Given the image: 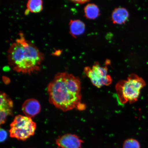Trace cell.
I'll list each match as a JSON object with an SVG mask.
<instances>
[{
	"label": "cell",
	"instance_id": "6da1fadb",
	"mask_svg": "<svg viewBox=\"0 0 148 148\" xmlns=\"http://www.w3.org/2000/svg\"><path fill=\"white\" fill-rule=\"evenodd\" d=\"M81 81L67 72L55 75L47 86L49 103L64 112L76 108L81 103Z\"/></svg>",
	"mask_w": 148,
	"mask_h": 148
},
{
	"label": "cell",
	"instance_id": "3957f363",
	"mask_svg": "<svg viewBox=\"0 0 148 148\" xmlns=\"http://www.w3.org/2000/svg\"><path fill=\"white\" fill-rule=\"evenodd\" d=\"M146 86L143 78L135 74L129 75L126 80H120L115 88L118 99L122 104L134 103L138 100L140 90Z\"/></svg>",
	"mask_w": 148,
	"mask_h": 148
},
{
	"label": "cell",
	"instance_id": "8fae6325",
	"mask_svg": "<svg viewBox=\"0 0 148 148\" xmlns=\"http://www.w3.org/2000/svg\"><path fill=\"white\" fill-rule=\"evenodd\" d=\"M85 16L89 19H94L99 16L100 11L97 5L93 3H89L84 7Z\"/></svg>",
	"mask_w": 148,
	"mask_h": 148
},
{
	"label": "cell",
	"instance_id": "9a60e30c",
	"mask_svg": "<svg viewBox=\"0 0 148 148\" xmlns=\"http://www.w3.org/2000/svg\"><path fill=\"white\" fill-rule=\"evenodd\" d=\"M86 105L84 103H79L76 109L79 110H84L86 108Z\"/></svg>",
	"mask_w": 148,
	"mask_h": 148
},
{
	"label": "cell",
	"instance_id": "5bb4252c",
	"mask_svg": "<svg viewBox=\"0 0 148 148\" xmlns=\"http://www.w3.org/2000/svg\"><path fill=\"white\" fill-rule=\"evenodd\" d=\"M0 134H1V142H3L6 140L7 136V134L6 131L5 130L2 129H1L0 131Z\"/></svg>",
	"mask_w": 148,
	"mask_h": 148
},
{
	"label": "cell",
	"instance_id": "277c9868",
	"mask_svg": "<svg viewBox=\"0 0 148 148\" xmlns=\"http://www.w3.org/2000/svg\"><path fill=\"white\" fill-rule=\"evenodd\" d=\"M10 126V137L23 141L33 136L36 128V123L32 118L21 115L16 116Z\"/></svg>",
	"mask_w": 148,
	"mask_h": 148
},
{
	"label": "cell",
	"instance_id": "7c38bea8",
	"mask_svg": "<svg viewBox=\"0 0 148 148\" xmlns=\"http://www.w3.org/2000/svg\"><path fill=\"white\" fill-rule=\"evenodd\" d=\"M42 4L43 2L41 0H29L27 3V10L29 12L38 13L43 9Z\"/></svg>",
	"mask_w": 148,
	"mask_h": 148
},
{
	"label": "cell",
	"instance_id": "7a4b0ae2",
	"mask_svg": "<svg viewBox=\"0 0 148 148\" xmlns=\"http://www.w3.org/2000/svg\"><path fill=\"white\" fill-rule=\"evenodd\" d=\"M12 43L7 51L8 64L14 71L30 75L40 71L44 57L32 42L26 39L23 33Z\"/></svg>",
	"mask_w": 148,
	"mask_h": 148
},
{
	"label": "cell",
	"instance_id": "5b68a950",
	"mask_svg": "<svg viewBox=\"0 0 148 148\" xmlns=\"http://www.w3.org/2000/svg\"><path fill=\"white\" fill-rule=\"evenodd\" d=\"M84 72L92 84L97 88L110 86L112 82V77L108 75L107 66H102L99 62H95L92 67L86 66Z\"/></svg>",
	"mask_w": 148,
	"mask_h": 148
},
{
	"label": "cell",
	"instance_id": "ac0fdd59",
	"mask_svg": "<svg viewBox=\"0 0 148 148\" xmlns=\"http://www.w3.org/2000/svg\"><path fill=\"white\" fill-rule=\"evenodd\" d=\"M61 53H62V51H55V53H54V55L56 54L55 55L58 56L59 55L61 54Z\"/></svg>",
	"mask_w": 148,
	"mask_h": 148
},
{
	"label": "cell",
	"instance_id": "2e32d148",
	"mask_svg": "<svg viewBox=\"0 0 148 148\" xmlns=\"http://www.w3.org/2000/svg\"><path fill=\"white\" fill-rule=\"evenodd\" d=\"M72 2L75 3H77V4H82L88 2L90 1H87V0H77V1H71Z\"/></svg>",
	"mask_w": 148,
	"mask_h": 148
},
{
	"label": "cell",
	"instance_id": "4fadbf2b",
	"mask_svg": "<svg viewBox=\"0 0 148 148\" xmlns=\"http://www.w3.org/2000/svg\"><path fill=\"white\" fill-rule=\"evenodd\" d=\"M123 148H140L139 142L135 139L130 138L124 142Z\"/></svg>",
	"mask_w": 148,
	"mask_h": 148
},
{
	"label": "cell",
	"instance_id": "9c48e42d",
	"mask_svg": "<svg viewBox=\"0 0 148 148\" xmlns=\"http://www.w3.org/2000/svg\"><path fill=\"white\" fill-rule=\"evenodd\" d=\"M129 17L128 11L123 7H118L114 9L112 16L113 23L118 25L125 23Z\"/></svg>",
	"mask_w": 148,
	"mask_h": 148
},
{
	"label": "cell",
	"instance_id": "ba28073f",
	"mask_svg": "<svg viewBox=\"0 0 148 148\" xmlns=\"http://www.w3.org/2000/svg\"><path fill=\"white\" fill-rule=\"evenodd\" d=\"M22 111L25 116L32 118L39 113L41 110L40 103L34 99H27L23 103Z\"/></svg>",
	"mask_w": 148,
	"mask_h": 148
},
{
	"label": "cell",
	"instance_id": "8992f818",
	"mask_svg": "<svg viewBox=\"0 0 148 148\" xmlns=\"http://www.w3.org/2000/svg\"><path fill=\"white\" fill-rule=\"evenodd\" d=\"M83 143L79 136L72 134L62 135L56 140L58 148H81Z\"/></svg>",
	"mask_w": 148,
	"mask_h": 148
},
{
	"label": "cell",
	"instance_id": "30bf717a",
	"mask_svg": "<svg viewBox=\"0 0 148 148\" xmlns=\"http://www.w3.org/2000/svg\"><path fill=\"white\" fill-rule=\"evenodd\" d=\"M70 33L73 38H76L85 32L86 25L79 20H71L69 23Z\"/></svg>",
	"mask_w": 148,
	"mask_h": 148
},
{
	"label": "cell",
	"instance_id": "52a82bcc",
	"mask_svg": "<svg viewBox=\"0 0 148 148\" xmlns=\"http://www.w3.org/2000/svg\"><path fill=\"white\" fill-rule=\"evenodd\" d=\"M0 101L1 119L5 121L9 116L12 115L14 103L12 99L4 92H1Z\"/></svg>",
	"mask_w": 148,
	"mask_h": 148
},
{
	"label": "cell",
	"instance_id": "e0dca14e",
	"mask_svg": "<svg viewBox=\"0 0 148 148\" xmlns=\"http://www.w3.org/2000/svg\"><path fill=\"white\" fill-rule=\"evenodd\" d=\"M3 82H4L5 84H9V83L10 82V79H9L8 77H3Z\"/></svg>",
	"mask_w": 148,
	"mask_h": 148
}]
</instances>
